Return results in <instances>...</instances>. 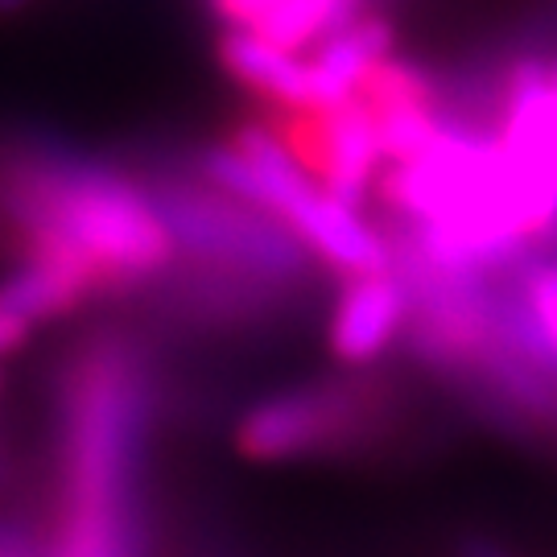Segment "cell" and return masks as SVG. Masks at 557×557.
<instances>
[{
    "mask_svg": "<svg viewBox=\"0 0 557 557\" xmlns=\"http://www.w3.org/2000/svg\"><path fill=\"white\" fill-rule=\"evenodd\" d=\"M0 223L21 260L66 264L96 298L153 285L178 257L149 182L34 133L0 140Z\"/></svg>",
    "mask_w": 557,
    "mask_h": 557,
    "instance_id": "1",
    "label": "cell"
},
{
    "mask_svg": "<svg viewBox=\"0 0 557 557\" xmlns=\"http://www.w3.org/2000/svg\"><path fill=\"white\" fill-rule=\"evenodd\" d=\"M59 524L46 557H140V462L153 376L137 347L100 331L59 380Z\"/></svg>",
    "mask_w": 557,
    "mask_h": 557,
    "instance_id": "2",
    "label": "cell"
},
{
    "mask_svg": "<svg viewBox=\"0 0 557 557\" xmlns=\"http://www.w3.org/2000/svg\"><path fill=\"white\" fill-rule=\"evenodd\" d=\"M149 195L174 236V248L220 285L236 289L248 306H260V294L285 289L306 273V244L277 215L220 182L202 174L195 182L153 178Z\"/></svg>",
    "mask_w": 557,
    "mask_h": 557,
    "instance_id": "3",
    "label": "cell"
},
{
    "mask_svg": "<svg viewBox=\"0 0 557 557\" xmlns=\"http://www.w3.org/2000/svg\"><path fill=\"white\" fill-rule=\"evenodd\" d=\"M388 413V388L376 380H314L257 400L236 425V450L257 462L331 455L372 438Z\"/></svg>",
    "mask_w": 557,
    "mask_h": 557,
    "instance_id": "4",
    "label": "cell"
},
{
    "mask_svg": "<svg viewBox=\"0 0 557 557\" xmlns=\"http://www.w3.org/2000/svg\"><path fill=\"white\" fill-rule=\"evenodd\" d=\"M264 124L285 145V153L335 199L359 202L376 182L384 153L376 120L359 96L322 108H264Z\"/></svg>",
    "mask_w": 557,
    "mask_h": 557,
    "instance_id": "5",
    "label": "cell"
},
{
    "mask_svg": "<svg viewBox=\"0 0 557 557\" xmlns=\"http://www.w3.org/2000/svg\"><path fill=\"white\" fill-rule=\"evenodd\" d=\"M405 322H409V294L393 264L376 273L343 277L335 314L326 326L331 356L347 368L376 363L393 347V338L405 331Z\"/></svg>",
    "mask_w": 557,
    "mask_h": 557,
    "instance_id": "6",
    "label": "cell"
},
{
    "mask_svg": "<svg viewBox=\"0 0 557 557\" xmlns=\"http://www.w3.org/2000/svg\"><path fill=\"white\" fill-rule=\"evenodd\" d=\"M220 62L236 83H244L260 108H322L326 91L314 71V62H301L298 54L264 41L252 29H227L220 38Z\"/></svg>",
    "mask_w": 557,
    "mask_h": 557,
    "instance_id": "7",
    "label": "cell"
},
{
    "mask_svg": "<svg viewBox=\"0 0 557 557\" xmlns=\"http://www.w3.org/2000/svg\"><path fill=\"white\" fill-rule=\"evenodd\" d=\"M393 50V29L388 21L376 13H359V17L343 21L338 29H331L326 38L314 46V71L322 79L326 100H351L363 75L376 66L384 54Z\"/></svg>",
    "mask_w": 557,
    "mask_h": 557,
    "instance_id": "8",
    "label": "cell"
},
{
    "mask_svg": "<svg viewBox=\"0 0 557 557\" xmlns=\"http://www.w3.org/2000/svg\"><path fill=\"white\" fill-rule=\"evenodd\" d=\"M359 13L363 0H273V9L260 17V25H252V34L289 54H301Z\"/></svg>",
    "mask_w": 557,
    "mask_h": 557,
    "instance_id": "9",
    "label": "cell"
},
{
    "mask_svg": "<svg viewBox=\"0 0 557 557\" xmlns=\"http://www.w3.org/2000/svg\"><path fill=\"white\" fill-rule=\"evenodd\" d=\"M517 285L529 301V310H533V319H537L541 335L549 338L557 356V239L541 244L520 260Z\"/></svg>",
    "mask_w": 557,
    "mask_h": 557,
    "instance_id": "10",
    "label": "cell"
},
{
    "mask_svg": "<svg viewBox=\"0 0 557 557\" xmlns=\"http://www.w3.org/2000/svg\"><path fill=\"white\" fill-rule=\"evenodd\" d=\"M211 9H215L227 25L252 29V25H260V17L273 9V0H211Z\"/></svg>",
    "mask_w": 557,
    "mask_h": 557,
    "instance_id": "11",
    "label": "cell"
},
{
    "mask_svg": "<svg viewBox=\"0 0 557 557\" xmlns=\"http://www.w3.org/2000/svg\"><path fill=\"white\" fill-rule=\"evenodd\" d=\"M29 322H21V319H13V314H4L0 310V356H9V351H17L21 343L29 338Z\"/></svg>",
    "mask_w": 557,
    "mask_h": 557,
    "instance_id": "12",
    "label": "cell"
},
{
    "mask_svg": "<svg viewBox=\"0 0 557 557\" xmlns=\"http://www.w3.org/2000/svg\"><path fill=\"white\" fill-rule=\"evenodd\" d=\"M462 557H508L499 545H492V541H467L462 545Z\"/></svg>",
    "mask_w": 557,
    "mask_h": 557,
    "instance_id": "13",
    "label": "cell"
},
{
    "mask_svg": "<svg viewBox=\"0 0 557 557\" xmlns=\"http://www.w3.org/2000/svg\"><path fill=\"white\" fill-rule=\"evenodd\" d=\"M25 0H0V13H13V9H21Z\"/></svg>",
    "mask_w": 557,
    "mask_h": 557,
    "instance_id": "14",
    "label": "cell"
}]
</instances>
